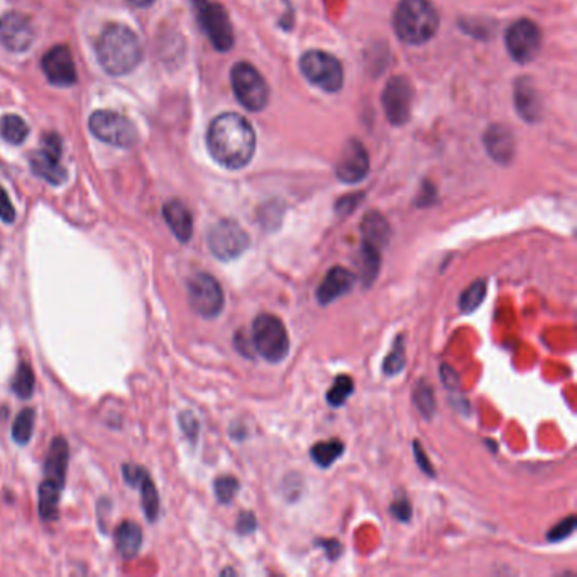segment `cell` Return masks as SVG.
I'll return each mask as SVG.
<instances>
[{
    "instance_id": "obj_1",
    "label": "cell",
    "mask_w": 577,
    "mask_h": 577,
    "mask_svg": "<svg viewBox=\"0 0 577 577\" xmlns=\"http://www.w3.org/2000/svg\"><path fill=\"white\" fill-rule=\"evenodd\" d=\"M206 146L219 165L239 169L254 156L256 133L246 117L234 112L220 114L208 125Z\"/></svg>"
},
{
    "instance_id": "obj_2",
    "label": "cell",
    "mask_w": 577,
    "mask_h": 577,
    "mask_svg": "<svg viewBox=\"0 0 577 577\" xmlns=\"http://www.w3.org/2000/svg\"><path fill=\"white\" fill-rule=\"evenodd\" d=\"M96 60L109 75H127L142 60V44L136 32L124 24H109L96 40Z\"/></svg>"
},
{
    "instance_id": "obj_3",
    "label": "cell",
    "mask_w": 577,
    "mask_h": 577,
    "mask_svg": "<svg viewBox=\"0 0 577 577\" xmlns=\"http://www.w3.org/2000/svg\"><path fill=\"white\" fill-rule=\"evenodd\" d=\"M393 24L401 41L420 46L435 36L440 24L439 13L430 0H399Z\"/></svg>"
},
{
    "instance_id": "obj_4",
    "label": "cell",
    "mask_w": 577,
    "mask_h": 577,
    "mask_svg": "<svg viewBox=\"0 0 577 577\" xmlns=\"http://www.w3.org/2000/svg\"><path fill=\"white\" fill-rule=\"evenodd\" d=\"M251 343L268 362H281L289 354L288 330L283 320L271 314H261L252 322Z\"/></svg>"
},
{
    "instance_id": "obj_5",
    "label": "cell",
    "mask_w": 577,
    "mask_h": 577,
    "mask_svg": "<svg viewBox=\"0 0 577 577\" xmlns=\"http://www.w3.org/2000/svg\"><path fill=\"white\" fill-rule=\"evenodd\" d=\"M231 83L237 102L251 112H261L270 100L268 83L251 63H235L231 71Z\"/></svg>"
},
{
    "instance_id": "obj_6",
    "label": "cell",
    "mask_w": 577,
    "mask_h": 577,
    "mask_svg": "<svg viewBox=\"0 0 577 577\" xmlns=\"http://www.w3.org/2000/svg\"><path fill=\"white\" fill-rule=\"evenodd\" d=\"M300 69L303 77L322 88L324 92H339L343 85V69L341 61L335 56L320 51V50H310L303 53L300 58Z\"/></svg>"
},
{
    "instance_id": "obj_7",
    "label": "cell",
    "mask_w": 577,
    "mask_h": 577,
    "mask_svg": "<svg viewBox=\"0 0 577 577\" xmlns=\"http://www.w3.org/2000/svg\"><path fill=\"white\" fill-rule=\"evenodd\" d=\"M197 19L206 38L217 51H229L234 46V31L227 11L214 0H192Z\"/></svg>"
},
{
    "instance_id": "obj_8",
    "label": "cell",
    "mask_w": 577,
    "mask_h": 577,
    "mask_svg": "<svg viewBox=\"0 0 577 577\" xmlns=\"http://www.w3.org/2000/svg\"><path fill=\"white\" fill-rule=\"evenodd\" d=\"M206 244L220 261H233L248 251L251 239L235 220L224 219L208 231Z\"/></svg>"
},
{
    "instance_id": "obj_9",
    "label": "cell",
    "mask_w": 577,
    "mask_h": 577,
    "mask_svg": "<svg viewBox=\"0 0 577 577\" xmlns=\"http://www.w3.org/2000/svg\"><path fill=\"white\" fill-rule=\"evenodd\" d=\"M88 125L96 139L112 144V146L133 148L138 142L136 127L119 112L96 110L92 114Z\"/></svg>"
},
{
    "instance_id": "obj_10",
    "label": "cell",
    "mask_w": 577,
    "mask_h": 577,
    "mask_svg": "<svg viewBox=\"0 0 577 577\" xmlns=\"http://www.w3.org/2000/svg\"><path fill=\"white\" fill-rule=\"evenodd\" d=\"M188 302L195 314L215 318L224 310V291L219 281L208 273H198L188 281Z\"/></svg>"
},
{
    "instance_id": "obj_11",
    "label": "cell",
    "mask_w": 577,
    "mask_h": 577,
    "mask_svg": "<svg viewBox=\"0 0 577 577\" xmlns=\"http://www.w3.org/2000/svg\"><path fill=\"white\" fill-rule=\"evenodd\" d=\"M505 42L509 56L517 63H530L540 51L542 32L534 21L518 19L507 31Z\"/></svg>"
},
{
    "instance_id": "obj_12",
    "label": "cell",
    "mask_w": 577,
    "mask_h": 577,
    "mask_svg": "<svg viewBox=\"0 0 577 577\" xmlns=\"http://www.w3.org/2000/svg\"><path fill=\"white\" fill-rule=\"evenodd\" d=\"M383 109L386 119L393 125H405L412 115L413 87L403 75L391 77L383 90Z\"/></svg>"
},
{
    "instance_id": "obj_13",
    "label": "cell",
    "mask_w": 577,
    "mask_h": 577,
    "mask_svg": "<svg viewBox=\"0 0 577 577\" xmlns=\"http://www.w3.org/2000/svg\"><path fill=\"white\" fill-rule=\"evenodd\" d=\"M41 150L32 152L31 156L32 171L38 177L50 181L51 185H61L69 177L65 166L61 165V154H63L61 139L56 134H46L41 139Z\"/></svg>"
},
{
    "instance_id": "obj_14",
    "label": "cell",
    "mask_w": 577,
    "mask_h": 577,
    "mask_svg": "<svg viewBox=\"0 0 577 577\" xmlns=\"http://www.w3.org/2000/svg\"><path fill=\"white\" fill-rule=\"evenodd\" d=\"M370 173V154L358 139H349L343 144L341 158L335 166V175L343 183L354 185Z\"/></svg>"
},
{
    "instance_id": "obj_15",
    "label": "cell",
    "mask_w": 577,
    "mask_h": 577,
    "mask_svg": "<svg viewBox=\"0 0 577 577\" xmlns=\"http://www.w3.org/2000/svg\"><path fill=\"white\" fill-rule=\"evenodd\" d=\"M36 38L32 23L28 15L7 13L0 19V42L15 53L26 51Z\"/></svg>"
},
{
    "instance_id": "obj_16",
    "label": "cell",
    "mask_w": 577,
    "mask_h": 577,
    "mask_svg": "<svg viewBox=\"0 0 577 577\" xmlns=\"http://www.w3.org/2000/svg\"><path fill=\"white\" fill-rule=\"evenodd\" d=\"M41 69L46 78L58 87H69L77 82V69L69 46L60 44L42 56Z\"/></svg>"
},
{
    "instance_id": "obj_17",
    "label": "cell",
    "mask_w": 577,
    "mask_h": 577,
    "mask_svg": "<svg viewBox=\"0 0 577 577\" xmlns=\"http://www.w3.org/2000/svg\"><path fill=\"white\" fill-rule=\"evenodd\" d=\"M358 276L353 271L345 270L343 266H334L329 273L324 276L322 283L316 287V302L322 307H327L330 303L337 302L347 295L351 289L356 287Z\"/></svg>"
},
{
    "instance_id": "obj_18",
    "label": "cell",
    "mask_w": 577,
    "mask_h": 577,
    "mask_svg": "<svg viewBox=\"0 0 577 577\" xmlns=\"http://www.w3.org/2000/svg\"><path fill=\"white\" fill-rule=\"evenodd\" d=\"M484 146L499 165H509L515 158V138L505 125H491L484 134Z\"/></svg>"
},
{
    "instance_id": "obj_19",
    "label": "cell",
    "mask_w": 577,
    "mask_h": 577,
    "mask_svg": "<svg viewBox=\"0 0 577 577\" xmlns=\"http://www.w3.org/2000/svg\"><path fill=\"white\" fill-rule=\"evenodd\" d=\"M515 105L527 123L534 124L540 119V98L536 85L528 77H522L515 83Z\"/></svg>"
},
{
    "instance_id": "obj_20",
    "label": "cell",
    "mask_w": 577,
    "mask_h": 577,
    "mask_svg": "<svg viewBox=\"0 0 577 577\" xmlns=\"http://www.w3.org/2000/svg\"><path fill=\"white\" fill-rule=\"evenodd\" d=\"M163 217L179 243H188L193 235V217L188 206L179 200H169L163 206Z\"/></svg>"
},
{
    "instance_id": "obj_21",
    "label": "cell",
    "mask_w": 577,
    "mask_h": 577,
    "mask_svg": "<svg viewBox=\"0 0 577 577\" xmlns=\"http://www.w3.org/2000/svg\"><path fill=\"white\" fill-rule=\"evenodd\" d=\"M362 241L385 251L389 244V224L380 212H368L361 222Z\"/></svg>"
},
{
    "instance_id": "obj_22",
    "label": "cell",
    "mask_w": 577,
    "mask_h": 577,
    "mask_svg": "<svg viewBox=\"0 0 577 577\" xmlns=\"http://www.w3.org/2000/svg\"><path fill=\"white\" fill-rule=\"evenodd\" d=\"M381 260H383V251L368 243H361L359 249V273L361 279L366 287H371L376 281V278L380 275L381 270Z\"/></svg>"
},
{
    "instance_id": "obj_23",
    "label": "cell",
    "mask_w": 577,
    "mask_h": 577,
    "mask_svg": "<svg viewBox=\"0 0 577 577\" xmlns=\"http://www.w3.org/2000/svg\"><path fill=\"white\" fill-rule=\"evenodd\" d=\"M115 545L124 559L136 557L142 545V530L138 523H121L115 530Z\"/></svg>"
},
{
    "instance_id": "obj_24",
    "label": "cell",
    "mask_w": 577,
    "mask_h": 577,
    "mask_svg": "<svg viewBox=\"0 0 577 577\" xmlns=\"http://www.w3.org/2000/svg\"><path fill=\"white\" fill-rule=\"evenodd\" d=\"M345 445L339 439L324 440L316 442L310 449V457L318 468L327 469L343 455Z\"/></svg>"
},
{
    "instance_id": "obj_25",
    "label": "cell",
    "mask_w": 577,
    "mask_h": 577,
    "mask_svg": "<svg viewBox=\"0 0 577 577\" xmlns=\"http://www.w3.org/2000/svg\"><path fill=\"white\" fill-rule=\"evenodd\" d=\"M63 484L53 481H42L40 488V513L44 520H55L58 517V503Z\"/></svg>"
},
{
    "instance_id": "obj_26",
    "label": "cell",
    "mask_w": 577,
    "mask_h": 577,
    "mask_svg": "<svg viewBox=\"0 0 577 577\" xmlns=\"http://www.w3.org/2000/svg\"><path fill=\"white\" fill-rule=\"evenodd\" d=\"M413 405L426 418H432L435 415L437 410L435 393L432 385L426 383V380H418L413 386Z\"/></svg>"
},
{
    "instance_id": "obj_27",
    "label": "cell",
    "mask_w": 577,
    "mask_h": 577,
    "mask_svg": "<svg viewBox=\"0 0 577 577\" xmlns=\"http://www.w3.org/2000/svg\"><path fill=\"white\" fill-rule=\"evenodd\" d=\"M0 134H2V138L5 139L7 142H11V144H21L29 136V125L26 124V121L23 117L9 114V115H5L2 119Z\"/></svg>"
},
{
    "instance_id": "obj_28",
    "label": "cell",
    "mask_w": 577,
    "mask_h": 577,
    "mask_svg": "<svg viewBox=\"0 0 577 577\" xmlns=\"http://www.w3.org/2000/svg\"><path fill=\"white\" fill-rule=\"evenodd\" d=\"M141 488V496H142V508L144 513L148 517L150 522H154L158 513H160V498H158V491H156V486L152 484V480L150 478L148 472L142 474V478L139 480L138 484Z\"/></svg>"
},
{
    "instance_id": "obj_29",
    "label": "cell",
    "mask_w": 577,
    "mask_h": 577,
    "mask_svg": "<svg viewBox=\"0 0 577 577\" xmlns=\"http://www.w3.org/2000/svg\"><path fill=\"white\" fill-rule=\"evenodd\" d=\"M486 279H476L474 283H471L468 288L461 293L459 298V308L463 314H471L474 310L480 308L484 297H486Z\"/></svg>"
},
{
    "instance_id": "obj_30",
    "label": "cell",
    "mask_w": 577,
    "mask_h": 577,
    "mask_svg": "<svg viewBox=\"0 0 577 577\" xmlns=\"http://www.w3.org/2000/svg\"><path fill=\"white\" fill-rule=\"evenodd\" d=\"M354 393V381L351 376L347 374H339L334 383L330 386L329 391H327V401H329L330 407L334 408H339L343 407V403L349 399V397Z\"/></svg>"
},
{
    "instance_id": "obj_31",
    "label": "cell",
    "mask_w": 577,
    "mask_h": 577,
    "mask_svg": "<svg viewBox=\"0 0 577 577\" xmlns=\"http://www.w3.org/2000/svg\"><path fill=\"white\" fill-rule=\"evenodd\" d=\"M407 349H405V337L398 335L391 353L385 358L383 362V372L386 376H397L399 371H403L405 362H407Z\"/></svg>"
},
{
    "instance_id": "obj_32",
    "label": "cell",
    "mask_w": 577,
    "mask_h": 577,
    "mask_svg": "<svg viewBox=\"0 0 577 577\" xmlns=\"http://www.w3.org/2000/svg\"><path fill=\"white\" fill-rule=\"evenodd\" d=\"M34 410L32 408H26L23 412L17 415V418L14 420V426H13V439L24 445L28 444L31 437H32V432H34Z\"/></svg>"
},
{
    "instance_id": "obj_33",
    "label": "cell",
    "mask_w": 577,
    "mask_h": 577,
    "mask_svg": "<svg viewBox=\"0 0 577 577\" xmlns=\"http://www.w3.org/2000/svg\"><path fill=\"white\" fill-rule=\"evenodd\" d=\"M13 388H14L15 395L21 397V398H29L32 395V391H34V372L26 362L19 364Z\"/></svg>"
},
{
    "instance_id": "obj_34",
    "label": "cell",
    "mask_w": 577,
    "mask_h": 577,
    "mask_svg": "<svg viewBox=\"0 0 577 577\" xmlns=\"http://www.w3.org/2000/svg\"><path fill=\"white\" fill-rule=\"evenodd\" d=\"M214 491L220 503L229 505L234 499L237 491H239V481L234 476H220L214 482Z\"/></svg>"
},
{
    "instance_id": "obj_35",
    "label": "cell",
    "mask_w": 577,
    "mask_h": 577,
    "mask_svg": "<svg viewBox=\"0 0 577 577\" xmlns=\"http://www.w3.org/2000/svg\"><path fill=\"white\" fill-rule=\"evenodd\" d=\"M576 517L571 515L563 522L557 523L554 528H550L547 532V540L549 542H563L567 536H572L576 530Z\"/></svg>"
},
{
    "instance_id": "obj_36",
    "label": "cell",
    "mask_w": 577,
    "mask_h": 577,
    "mask_svg": "<svg viewBox=\"0 0 577 577\" xmlns=\"http://www.w3.org/2000/svg\"><path fill=\"white\" fill-rule=\"evenodd\" d=\"M389 511H391V515H393L398 522L407 523L412 520V503L408 501L407 496H398V498L391 503Z\"/></svg>"
},
{
    "instance_id": "obj_37",
    "label": "cell",
    "mask_w": 577,
    "mask_h": 577,
    "mask_svg": "<svg viewBox=\"0 0 577 577\" xmlns=\"http://www.w3.org/2000/svg\"><path fill=\"white\" fill-rule=\"evenodd\" d=\"M281 215H283V212H281V208L278 204H266L262 208L261 214H260L262 227L264 229H276L279 225V222H281Z\"/></svg>"
},
{
    "instance_id": "obj_38",
    "label": "cell",
    "mask_w": 577,
    "mask_h": 577,
    "mask_svg": "<svg viewBox=\"0 0 577 577\" xmlns=\"http://www.w3.org/2000/svg\"><path fill=\"white\" fill-rule=\"evenodd\" d=\"M413 453H415L417 466L422 469V471L426 472V476L435 478V468L432 466V463H430V459H428V455H426V451L422 449V445H420V442H418V440H413Z\"/></svg>"
},
{
    "instance_id": "obj_39",
    "label": "cell",
    "mask_w": 577,
    "mask_h": 577,
    "mask_svg": "<svg viewBox=\"0 0 577 577\" xmlns=\"http://www.w3.org/2000/svg\"><path fill=\"white\" fill-rule=\"evenodd\" d=\"M362 193H354V195H345L343 197L337 204H335V210L339 215H349L353 214L356 208H358L361 200H362Z\"/></svg>"
},
{
    "instance_id": "obj_40",
    "label": "cell",
    "mask_w": 577,
    "mask_h": 577,
    "mask_svg": "<svg viewBox=\"0 0 577 577\" xmlns=\"http://www.w3.org/2000/svg\"><path fill=\"white\" fill-rule=\"evenodd\" d=\"M0 219L7 224H13L15 220V210L7 192L0 188Z\"/></svg>"
},
{
    "instance_id": "obj_41",
    "label": "cell",
    "mask_w": 577,
    "mask_h": 577,
    "mask_svg": "<svg viewBox=\"0 0 577 577\" xmlns=\"http://www.w3.org/2000/svg\"><path fill=\"white\" fill-rule=\"evenodd\" d=\"M254 530H256V517H254V513H251V511L241 513L239 518H237V532L241 536H249Z\"/></svg>"
},
{
    "instance_id": "obj_42",
    "label": "cell",
    "mask_w": 577,
    "mask_h": 577,
    "mask_svg": "<svg viewBox=\"0 0 577 577\" xmlns=\"http://www.w3.org/2000/svg\"><path fill=\"white\" fill-rule=\"evenodd\" d=\"M179 424H181V428H183V432L190 437V439H197V435H198V420L193 417V413H183L181 417H179Z\"/></svg>"
},
{
    "instance_id": "obj_43",
    "label": "cell",
    "mask_w": 577,
    "mask_h": 577,
    "mask_svg": "<svg viewBox=\"0 0 577 577\" xmlns=\"http://www.w3.org/2000/svg\"><path fill=\"white\" fill-rule=\"evenodd\" d=\"M440 378H442L444 385L447 386L449 389H455L459 386V376L449 364H442L440 366Z\"/></svg>"
},
{
    "instance_id": "obj_44",
    "label": "cell",
    "mask_w": 577,
    "mask_h": 577,
    "mask_svg": "<svg viewBox=\"0 0 577 577\" xmlns=\"http://www.w3.org/2000/svg\"><path fill=\"white\" fill-rule=\"evenodd\" d=\"M318 545L322 547V549L327 552V555H329V559H337L341 554H343V545L337 542V540H320L318 542Z\"/></svg>"
},
{
    "instance_id": "obj_45",
    "label": "cell",
    "mask_w": 577,
    "mask_h": 577,
    "mask_svg": "<svg viewBox=\"0 0 577 577\" xmlns=\"http://www.w3.org/2000/svg\"><path fill=\"white\" fill-rule=\"evenodd\" d=\"M435 197H437V193H435V188L430 185V183H426V187H424V192L422 195L418 197V200H417V206H432V202L435 200Z\"/></svg>"
},
{
    "instance_id": "obj_46",
    "label": "cell",
    "mask_w": 577,
    "mask_h": 577,
    "mask_svg": "<svg viewBox=\"0 0 577 577\" xmlns=\"http://www.w3.org/2000/svg\"><path fill=\"white\" fill-rule=\"evenodd\" d=\"M129 4H133V5H138V7H148V5H151L154 0H127Z\"/></svg>"
}]
</instances>
